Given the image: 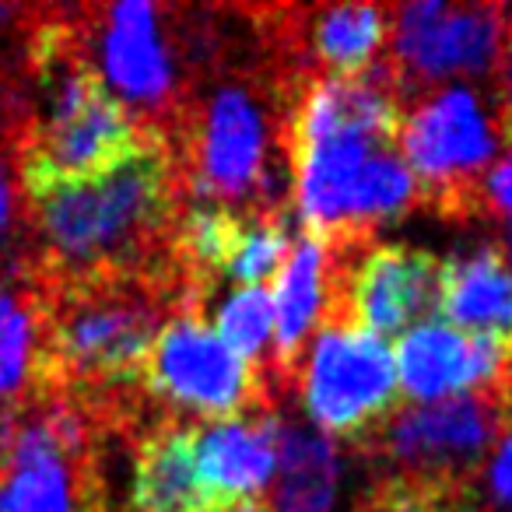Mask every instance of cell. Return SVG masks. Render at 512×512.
Wrapping results in <instances>:
<instances>
[{"instance_id": "obj_7", "label": "cell", "mask_w": 512, "mask_h": 512, "mask_svg": "<svg viewBox=\"0 0 512 512\" xmlns=\"http://www.w3.org/2000/svg\"><path fill=\"white\" fill-rule=\"evenodd\" d=\"M144 390L190 414V421L274 414L271 383L218 341L204 313H183L158 330L144 369Z\"/></svg>"}, {"instance_id": "obj_12", "label": "cell", "mask_w": 512, "mask_h": 512, "mask_svg": "<svg viewBox=\"0 0 512 512\" xmlns=\"http://www.w3.org/2000/svg\"><path fill=\"white\" fill-rule=\"evenodd\" d=\"M278 428V414H246L197 425L193 477L204 512H221L267 488L278 467Z\"/></svg>"}, {"instance_id": "obj_13", "label": "cell", "mask_w": 512, "mask_h": 512, "mask_svg": "<svg viewBox=\"0 0 512 512\" xmlns=\"http://www.w3.org/2000/svg\"><path fill=\"white\" fill-rule=\"evenodd\" d=\"M274 390L292 386L306 341L334 316V253L313 235H299L274 278Z\"/></svg>"}, {"instance_id": "obj_9", "label": "cell", "mask_w": 512, "mask_h": 512, "mask_svg": "<svg viewBox=\"0 0 512 512\" xmlns=\"http://www.w3.org/2000/svg\"><path fill=\"white\" fill-rule=\"evenodd\" d=\"M295 365L309 421L330 435L358 439L397 411V365L386 341L351 327H320Z\"/></svg>"}, {"instance_id": "obj_2", "label": "cell", "mask_w": 512, "mask_h": 512, "mask_svg": "<svg viewBox=\"0 0 512 512\" xmlns=\"http://www.w3.org/2000/svg\"><path fill=\"white\" fill-rule=\"evenodd\" d=\"M285 113H274V85L235 78L204 99L183 102L169 144L179 197L232 214L281 211L278 148H285Z\"/></svg>"}, {"instance_id": "obj_6", "label": "cell", "mask_w": 512, "mask_h": 512, "mask_svg": "<svg viewBox=\"0 0 512 512\" xmlns=\"http://www.w3.org/2000/svg\"><path fill=\"white\" fill-rule=\"evenodd\" d=\"M106 421L64 393L18 411L0 460V512H102L92 435Z\"/></svg>"}, {"instance_id": "obj_16", "label": "cell", "mask_w": 512, "mask_h": 512, "mask_svg": "<svg viewBox=\"0 0 512 512\" xmlns=\"http://www.w3.org/2000/svg\"><path fill=\"white\" fill-rule=\"evenodd\" d=\"M43 393V295L32 274L0 281V411H18Z\"/></svg>"}, {"instance_id": "obj_21", "label": "cell", "mask_w": 512, "mask_h": 512, "mask_svg": "<svg viewBox=\"0 0 512 512\" xmlns=\"http://www.w3.org/2000/svg\"><path fill=\"white\" fill-rule=\"evenodd\" d=\"M484 214H509L512 218V151L488 172V183H484Z\"/></svg>"}, {"instance_id": "obj_17", "label": "cell", "mask_w": 512, "mask_h": 512, "mask_svg": "<svg viewBox=\"0 0 512 512\" xmlns=\"http://www.w3.org/2000/svg\"><path fill=\"white\" fill-rule=\"evenodd\" d=\"M193 439L197 425L162 421L148 428L134 449V512H204L193 477Z\"/></svg>"}, {"instance_id": "obj_24", "label": "cell", "mask_w": 512, "mask_h": 512, "mask_svg": "<svg viewBox=\"0 0 512 512\" xmlns=\"http://www.w3.org/2000/svg\"><path fill=\"white\" fill-rule=\"evenodd\" d=\"M362 512H369V509H365V505H362Z\"/></svg>"}, {"instance_id": "obj_4", "label": "cell", "mask_w": 512, "mask_h": 512, "mask_svg": "<svg viewBox=\"0 0 512 512\" xmlns=\"http://www.w3.org/2000/svg\"><path fill=\"white\" fill-rule=\"evenodd\" d=\"M295 204L313 239L327 246L372 242V232L418 204V183L397 141L365 130H323L285 144Z\"/></svg>"}, {"instance_id": "obj_10", "label": "cell", "mask_w": 512, "mask_h": 512, "mask_svg": "<svg viewBox=\"0 0 512 512\" xmlns=\"http://www.w3.org/2000/svg\"><path fill=\"white\" fill-rule=\"evenodd\" d=\"M327 249L334 253V316L327 327H351L383 341L411 323H425L439 306V256L376 242Z\"/></svg>"}, {"instance_id": "obj_25", "label": "cell", "mask_w": 512, "mask_h": 512, "mask_svg": "<svg viewBox=\"0 0 512 512\" xmlns=\"http://www.w3.org/2000/svg\"><path fill=\"white\" fill-rule=\"evenodd\" d=\"M509 39H512V36H509Z\"/></svg>"}, {"instance_id": "obj_5", "label": "cell", "mask_w": 512, "mask_h": 512, "mask_svg": "<svg viewBox=\"0 0 512 512\" xmlns=\"http://www.w3.org/2000/svg\"><path fill=\"white\" fill-rule=\"evenodd\" d=\"M512 432V390H477L400 407L362 435L386 467L379 481L418 488H474L484 456Z\"/></svg>"}, {"instance_id": "obj_23", "label": "cell", "mask_w": 512, "mask_h": 512, "mask_svg": "<svg viewBox=\"0 0 512 512\" xmlns=\"http://www.w3.org/2000/svg\"><path fill=\"white\" fill-rule=\"evenodd\" d=\"M18 193L15 186H11L8 172H4V162H0V242H4V235L11 232V221H15L18 214Z\"/></svg>"}, {"instance_id": "obj_19", "label": "cell", "mask_w": 512, "mask_h": 512, "mask_svg": "<svg viewBox=\"0 0 512 512\" xmlns=\"http://www.w3.org/2000/svg\"><path fill=\"white\" fill-rule=\"evenodd\" d=\"M292 246V221H288L285 207L264 214H242L239 235H235L232 256L225 260L221 278L235 281L239 288H264V281L278 278Z\"/></svg>"}, {"instance_id": "obj_11", "label": "cell", "mask_w": 512, "mask_h": 512, "mask_svg": "<svg viewBox=\"0 0 512 512\" xmlns=\"http://www.w3.org/2000/svg\"><path fill=\"white\" fill-rule=\"evenodd\" d=\"M158 15L162 11L130 0L113 8H88L85 36H95V74L102 85L120 99V106L141 123L144 130L165 141L179 106L183 85L176 81V67L158 39Z\"/></svg>"}, {"instance_id": "obj_8", "label": "cell", "mask_w": 512, "mask_h": 512, "mask_svg": "<svg viewBox=\"0 0 512 512\" xmlns=\"http://www.w3.org/2000/svg\"><path fill=\"white\" fill-rule=\"evenodd\" d=\"M509 36L498 4H404L390 8V57L383 60L404 95H425L446 78L495 81L502 39Z\"/></svg>"}, {"instance_id": "obj_3", "label": "cell", "mask_w": 512, "mask_h": 512, "mask_svg": "<svg viewBox=\"0 0 512 512\" xmlns=\"http://www.w3.org/2000/svg\"><path fill=\"white\" fill-rule=\"evenodd\" d=\"M397 151L435 211L477 218L488 172L512 151V99L498 81L432 88L407 109Z\"/></svg>"}, {"instance_id": "obj_14", "label": "cell", "mask_w": 512, "mask_h": 512, "mask_svg": "<svg viewBox=\"0 0 512 512\" xmlns=\"http://www.w3.org/2000/svg\"><path fill=\"white\" fill-rule=\"evenodd\" d=\"M288 18L292 25H274L288 50H309L323 71L341 78L369 71L376 64V53L390 43V8L379 4H341L320 11L288 8Z\"/></svg>"}, {"instance_id": "obj_20", "label": "cell", "mask_w": 512, "mask_h": 512, "mask_svg": "<svg viewBox=\"0 0 512 512\" xmlns=\"http://www.w3.org/2000/svg\"><path fill=\"white\" fill-rule=\"evenodd\" d=\"M214 334H218V341L225 344L228 351H235L242 362H249L264 376L260 355L267 351L271 334H274L271 292H267V288H235L218 306V313H214ZM267 383H271V379H267Z\"/></svg>"}, {"instance_id": "obj_22", "label": "cell", "mask_w": 512, "mask_h": 512, "mask_svg": "<svg viewBox=\"0 0 512 512\" xmlns=\"http://www.w3.org/2000/svg\"><path fill=\"white\" fill-rule=\"evenodd\" d=\"M488 481H491V491H495L498 502L512 505V432L495 446V460H491V467H488Z\"/></svg>"}, {"instance_id": "obj_15", "label": "cell", "mask_w": 512, "mask_h": 512, "mask_svg": "<svg viewBox=\"0 0 512 512\" xmlns=\"http://www.w3.org/2000/svg\"><path fill=\"white\" fill-rule=\"evenodd\" d=\"M435 313L456 330L512 341V267L498 246L442 260Z\"/></svg>"}, {"instance_id": "obj_1", "label": "cell", "mask_w": 512, "mask_h": 512, "mask_svg": "<svg viewBox=\"0 0 512 512\" xmlns=\"http://www.w3.org/2000/svg\"><path fill=\"white\" fill-rule=\"evenodd\" d=\"M22 190L39 239L36 281L53 285L176 267L172 232L183 197L162 137L99 179Z\"/></svg>"}, {"instance_id": "obj_18", "label": "cell", "mask_w": 512, "mask_h": 512, "mask_svg": "<svg viewBox=\"0 0 512 512\" xmlns=\"http://www.w3.org/2000/svg\"><path fill=\"white\" fill-rule=\"evenodd\" d=\"M267 495V512H334L341 488V456L337 446L316 428H278V467Z\"/></svg>"}]
</instances>
